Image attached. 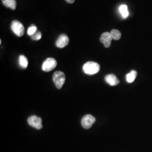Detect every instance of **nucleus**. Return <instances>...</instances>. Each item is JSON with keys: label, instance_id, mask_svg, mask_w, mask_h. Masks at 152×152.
Masks as SVG:
<instances>
[{"label": "nucleus", "instance_id": "obj_17", "mask_svg": "<svg viewBox=\"0 0 152 152\" xmlns=\"http://www.w3.org/2000/svg\"><path fill=\"white\" fill-rule=\"evenodd\" d=\"M66 1L68 3L72 4H73V3L75 2V0H66Z\"/></svg>", "mask_w": 152, "mask_h": 152}, {"label": "nucleus", "instance_id": "obj_16", "mask_svg": "<svg viewBox=\"0 0 152 152\" xmlns=\"http://www.w3.org/2000/svg\"><path fill=\"white\" fill-rule=\"evenodd\" d=\"M37 30V28L36 26L31 25L30 26V27L28 29V35H29L31 36L36 32Z\"/></svg>", "mask_w": 152, "mask_h": 152}, {"label": "nucleus", "instance_id": "obj_6", "mask_svg": "<svg viewBox=\"0 0 152 152\" xmlns=\"http://www.w3.org/2000/svg\"><path fill=\"white\" fill-rule=\"evenodd\" d=\"M28 124L33 127L39 130L42 128V119L36 115H32L28 119Z\"/></svg>", "mask_w": 152, "mask_h": 152}, {"label": "nucleus", "instance_id": "obj_12", "mask_svg": "<svg viewBox=\"0 0 152 152\" xmlns=\"http://www.w3.org/2000/svg\"><path fill=\"white\" fill-rule=\"evenodd\" d=\"M119 10H120V13H121V15L124 18H126L129 15V12L128 11L127 6L126 5H122L120 6Z\"/></svg>", "mask_w": 152, "mask_h": 152}, {"label": "nucleus", "instance_id": "obj_7", "mask_svg": "<svg viewBox=\"0 0 152 152\" xmlns=\"http://www.w3.org/2000/svg\"><path fill=\"white\" fill-rule=\"evenodd\" d=\"M113 38L112 37V36L110 34V33L104 32L101 35V37L100 38V41L101 42L104 44V46L107 48H109L110 46L112 40Z\"/></svg>", "mask_w": 152, "mask_h": 152}, {"label": "nucleus", "instance_id": "obj_10", "mask_svg": "<svg viewBox=\"0 0 152 152\" xmlns=\"http://www.w3.org/2000/svg\"><path fill=\"white\" fill-rule=\"evenodd\" d=\"M2 2L6 7H9L13 10L16 9V2L15 0H2Z\"/></svg>", "mask_w": 152, "mask_h": 152}, {"label": "nucleus", "instance_id": "obj_2", "mask_svg": "<svg viewBox=\"0 0 152 152\" xmlns=\"http://www.w3.org/2000/svg\"><path fill=\"white\" fill-rule=\"evenodd\" d=\"M53 81L56 88H61L65 81V76L64 73L61 71H56L53 75Z\"/></svg>", "mask_w": 152, "mask_h": 152}, {"label": "nucleus", "instance_id": "obj_14", "mask_svg": "<svg viewBox=\"0 0 152 152\" xmlns=\"http://www.w3.org/2000/svg\"><path fill=\"white\" fill-rule=\"evenodd\" d=\"M112 37L115 40H119L121 37V33L117 29H112L110 32Z\"/></svg>", "mask_w": 152, "mask_h": 152}, {"label": "nucleus", "instance_id": "obj_1", "mask_svg": "<svg viewBox=\"0 0 152 152\" xmlns=\"http://www.w3.org/2000/svg\"><path fill=\"white\" fill-rule=\"evenodd\" d=\"M83 71L88 75H95L100 71V65L96 62L88 61L83 66Z\"/></svg>", "mask_w": 152, "mask_h": 152}, {"label": "nucleus", "instance_id": "obj_3", "mask_svg": "<svg viewBox=\"0 0 152 152\" xmlns=\"http://www.w3.org/2000/svg\"><path fill=\"white\" fill-rule=\"evenodd\" d=\"M12 32L18 37H22L24 34V27L22 23L18 20L12 21L11 24Z\"/></svg>", "mask_w": 152, "mask_h": 152}, {"label": "nucleus", "instance_id": "obj_15", "mask_svg": "<svg viewBox=\"0 0 152 152\" xmlns=\"http://www.w3.org/2000/svg\"><path fill=\"white\" fill-rule=\"evenodd\" d=\"M31 37L33 40L38 41V40H39L42 37V34H41V32L37 29L36 32L34 33L32 36H31Z\"/></svg>", "mask_w": 152, "mask_h": 152}, {"label": "nucleus", "instance_id": "obj_4", "mask_svg": "<svg viewBox=\"0 0 152 152\" xmlns=\"http://www.w3.org/2000/svg\"><path fill=\"white\" fill-rule=\"evenodd\" d=\"M57 65V61L53 58H49L44 61L42 69L45 72H50L54 69Z\"/></svg>", "mask_w": 152, "mask_h": 152}, {"label": "nucleus", "instance_id": "obj_8", "mask_svg": "<svg viewBox=\"0 0 152 152\" xmlns=\"http://www.w3.org/2000/svg\"><path fill=\"white\" fill-rule=\"evenodd\" d=\"M69 38L64 34H62L59 36L56 41V46L59 48H63L68 45L69 43Z\"/></svg>", "mask_w": 152, "mask_h": 152}, {"label": "nucleus", "instance_id": "obj_9", "mask_svg": "<svg viewBox=\"0 0 152 152\" xmlns=\"http://www.w3.org/2000/svg\"><path fill=\"white\" fill-rule=\"evenodd\" d=\"M105 80L107 83L112 86H116L120 83V81L117 77L113 74H110L105 76Z\"/></svg>", "mask_w": 152, "mask_h": 152}, {"label": "nucleus", "instance_id": "obj_13", "mask_svg": "<svg viewBox=\"0 0 152 152\" xmlns=\"http://www.w3.org/2000/svg\"><path fill=\"white\" fill-rule=\"evenodd\" d=\"M19 64L23 68H27L28 64V61L27 58L24 55H22L19 56Z\"/></svg>", "mask_w": 152, "mask_h": 152}, {"label": "nucleus", "instance_id": "obj_5", "mask_svg": "<svg viewBox=\"0 0 152 152\" xmlns=\"http://www.w3.org/2000/svg\"><path fill=\"white\" fill-rule=\"evenodd\" d=\"M95 118L94 116H92V115H85L81 120L82 126L85 129H88L95 123Z\"/></svg>", "mask_w": 152, "mask_h": 152}, {"label": "nucleus", "instance_id": "obj_11", "mask_svg": "<svg viewBox=\"0 0 152 152\" xmlns=\"http://www.w3.org/2000/svg\"><path fill=\"white\" fill-rule=\"evenodd\" d=\"M137 76V72L136 71L132 70L131 71L130 73L126 75V81L129 83H132L135 81Z\"/></svg>", "mask_w": 152, "mask_h": 152}]
</instances>
